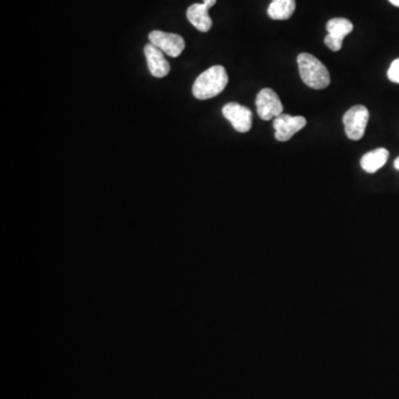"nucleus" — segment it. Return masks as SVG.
<instances>
[{
	"label": "nucleus",
	"mask_w": 399,
	"mask_h": 399,
	"mask_svg": "<svg viewBox=\"0 0 399 399\" xmlns=\"http://www.w3.org/2000/svg\"><path fill=\"white\" fill-rule=\"evenodd\" d=\"M227 84L229 76L225 68L222 66H213L196 78L192 92L196 99H211L221 94Z\"/></svg>",
	"instance_id": "nucleus-1"
},
{
	"label": "nucleus",
	"mask_w": 399,
	"mask_h": 399,
	"mask_svg": "<svg viewBox=\"0 0 399 399\" xmlns=\"http://www.w3.org/2000/svg\"><path fill=\"white\" fill-rule=\"evenodd\" d=\"M298 64L303 82L312 89H325L331 84L327 68L313 55L306 52L298 55Z\"/></svg>",
	"instance_id": "nucleus-2"
},
{
	"label": "nucleus",
	"mask_w": 399,
	"mask_h": 399,
	"mask_svg": "<svg viewBox=\"0 0 399 399\" xmlns=\"http://www.w3.org/2000/svg\"><path fill=\"white\" fill-rule=\"evenodd\" d=\"M369 120V112L364 106H354L346 112L343 118L345 133L349 139L353 141L361 140L365 135L367 123Z\"/></svg>",
	"instance_id": "nucleus-3"
},
{
	"label": "nucleus",
	"mask_w": 399,
	"mask_h": 399,
	"mask_svg": "<svg viewBox=\"0 0 399 399\" xmlns=\"http://www.w3.org/2000/svg\"><path fill=\"white\" fill-rule=\"evenodd\" d=\"M257 115L262 120L275 119L283 113V105L274 90L264 88L257 97Z\"/></svg>",
	"instance_id": "nucleus-4"
},
{
	"label": "nucleus",
	"mask_w": 399,
	"mask_h": 399,
	"mask_svg": "<svg viewBox=\"0 0 399 399\" xmlns=\"http://www.w3.org/2000/svg\"><path fill=\"white\" fill-rule=\"evenodd\" d=\"M149 40L155 47H158L162 52L172 58L180 56L186 48L184 39L176 33L154 30L149 35Z\"/></svg>",
	"instance_id": "nucleus-5"
},
{
	"label": "nucleus",
	"mask_w": 399,
	"mask_h": 399,
	"mask_svg": "<svg viewBox=\"0 0 399 399\" xmlns=\"http://www.w3.org/2000/svg\"><path fill=\"white\" fill-rule=\"evenodd\" d=\"M222 113L237 133H249L252 128V111L245 106L231 102L224 106Z\"/></svg>",
	"instance_id": "nucleus-6"
},
{
	"label": "nucleus",
	"mask_w": 399,
	"mask_h": 399,
	"mask_svg": "<svg viewBox=\"0 0 399 399\" xmlns=\"http://www.w3.org/2000/svg\"><path fill=\"white\" fill-rule=\"evenodd\" d=\"M306 119L304 117H292L290 115H281L275 118L273 127L275 130V137L277 141L285 142L292 139L293 135L306 125Z\"/></svg>",
	"instance_id": "nucleus-7"
},
{
	"label": "nucleus",
	"mask_w": 399,
	"mask_h": 399,
	"mask_svg": "<svg viewBox=\"0 0 399 399\" xmlns=\"http://www.w3.org/2000/svg\"><path fill=\"white\" fill-rule=\"evenodd\" d=\"M145 55L150 74L155 78H164L170 72V64L164 58L162 51L152 43H147Z\"/></svg>",
	"instance_id": "nucleus-8"
},
{
	"label": "nucleus",
	"mask_w": 399,
	"mask_h": 399,
	"mask_svg": "<svg viewBox=\"0 0 399 399\" xmlns=\"http://www.w3.org/2000/svg\"><path fill=\"white\" fill-rule=\"evenodd\" d=\"M210 8L206 4H194L186 11L188 21L201 33H208L212 28V19L209 15Z\"/></svg>",
	"instance_id": "nucleus-9"
},
{
	"label": "nucleus",
	"mask_w": 399,
	"mask_h": 399,
	"mask_svg": "<svg viewBox=\"0 0 399 399\" xmlns=\"http://www.w3.org/2000/svg\"><path fill=\"white\" fill-rule=\"evenodd\" d=\"M388 158V150L385 147H378L376 150L371 151L363 155L361 166L367 173H375L386 164Z\"/></svg>",
	"instance_id": "nucleus-10"
},
{
	"label": "nucleus",
	"mask_w": 399,
	"mask_h": 399,
	"mask_svg": "<svg viewBox=\"0 0 399 399\" xmlns=\"http://www.w3.org/2000/svg\"><path fill=\"white\" fill-rule=\"evenodd\" d=\"M295 8V0H272L267 8V15L273 21H288L294 13Z\"/></svg>",
	"instance_id": "nucleus-11"
},
{
	"label": "nucleus",
	"mask_w": 399,
	"mask_h": 399,
	"mask_svg": "<svg viewBox=\"0 0 399 399\" xmlns=\"http://www.w3.org/2000/svg\"><path fill=\"white\" fill-rule=\"evenodd\" d=\"M326 29H327L328 36L343 43L345 37L349 36V33L353 31L354 26L349 19L333 18L328 21Z\"/></svg>",
	"instance_id": "nucleus-12"
},
{
	"label": "nucleus",
	"mask_w": 399,
	"mask_h": 399,
	"mask_svg": "<svg viewBox=\"0 0 399 399\" xmlns=\"http://www.w3.org/2000/svg\"><path fill=\"white\" fill-rule=\"evenodd\" d=\"M387 76H388V79L390 82L399 84V58L395 59L394 62H392L388 72H387Z\"/></svg>",
	"instance_id": "nucleus-13"
},
{
	"label": "nucleus",
	"mask_w": 399,
	"mask_h": 399,
	"mask_svg": "<svg viewBox=\"0 0 399 399\" xmlns=\"http://www.w3.org/2000/svg\"><path fill=\"white\" fill-rule=\"evenodd\" d=\"M203 4H206V5L209 8H212L214 5H215L216 0H203Z\"/></svg>",
	"instance_id": "nucleus-14"
},
{
	"label": "nucleus",
	"mask_w": 399,
	"mask_h": 399,
	"mask_svg": "<svg viewBox=\"0 0 399 399\" xmlns=\"http://www.w3.org/2000/svg\"><path fill=\"white\" fill-rule=\"evenodd\" d=\"M389 3L392 4V5L396 6V7H399V0H388Z\"/></svg>",
	"instance_id": "nucleus-15"
},
{
	"label": "nucleus",
	"mask_w": 399,
	"mask_h": 399,
	"mask_svg": "<svg viewBox=\"0 0 399 399\" xmlns=\"http://www.w3.org/2000/svg\"><path fill=\"white\" fill-rule=\"evenodd\" d=\"M394 167L396 170L399 171V157L394 161Z\"/></svg>",
	"instance_id": "nucleus-16"
}]
</instances>
